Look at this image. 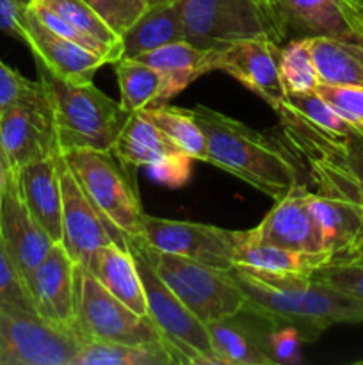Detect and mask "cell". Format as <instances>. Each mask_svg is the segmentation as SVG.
I'll return each instance as SVG.
<instances>
[{"mask_svg": "<svg viewBox=\"0 0 363 365\" xmlns=\"http://www.w3.org/2000/svg\"><path fill=\"white\" fill-rule=\"evenodd\" d=\"M196 123L206 141V163L233 175L273 200L305 180V166L270 132H260L223 113L196 106Z\"/></svg>", "mask_w": 363, "mask_h": 365, "instance_id": "cell-1", "label": "cell"}, {"mask_svg": "<svg viewBox=\"0 0 363 365\" xmlns=\"http://www.w3.org/2000/svg\"><path fill=\"white\" fill-rule=\"evenodd\" d=\"M242 232L212 225L148 216L142 220L141 239L157 252L173 253L217 269H233V253Z\"/></svg>", "mask_w": 363, "mask_h": 365, "instance_id": "cell-10", "label": "cell"}, {"mask_svg": "<svg viewBox=\"0 0 363 365\" xmlns=\"http://www.w3.org/2000/svg\"><path fill=\"white\" fill-rule=\"evenodd\" d=\"M185 41L199 48L221 50L244 39L280 43L269 7L258 0H177Z\"/></svg>", "mask_w": 363, "mask_h": 365, "instance_id": "cell-7", "label": "cell"}, {"mask_svg": "<svg viewBox=\"0 0 363 365\" xmlns=\"http://www.w3.org/2000/svg\"><path fill=\"white\" fill-rule=\"evenodd\" d=\"M305 339L288 324H273L269 323L265 330V351L270 364L294 365L301 362V346Z\"/></svg>", "mask_w": 363, "mask_h": 365, "instance_id": "cell-37", "label": "cell"}, {"mask_svg": "<svg viewBox=\"0 0 363 365\" xmlns=\"http://www.w3.org/2000/svg\"><path fill=\"white\" fill-rule=\"evenodd\" d=\"M216 48H199L182 39L135 56L134 59L155 68L162 75V103H167L199 77L216 70Z\"/></svg>", "mask_w": 363, "mask_h": 365, "instance_id": "cell-22", "label": "cell"}, {"mask_svg": "<svg viewBox=\"0 0 363 365\" xmlns=\"http://www.w3.org/2000/svg\"><path fill=\"white\" fill-rule=\"evenodd\" d=\"M88 269L107 291L141 316H148L144 287L137 264L127 246L117 242L103 246L89 259Z\"/></svg>", "mask_w": 363, "mask_h": 365, "instance_id": "cell-24", "label": "cell"}, {"mask_svg": "<svg viewBox=\"0 0 363 365\" xmlns=\"http://www.w3.org/2000/svg\"><path fill=\"white\" fill-rule=\"evenodd\" d=\"M9 166H7L6 163V157H4L2 150H0V198H2V192H4V187H6V182H7V177H9Z\"/></svg>", "mask_w": 363, "mask_h": 365, "instance_id": "cell-42", "label": "cell"}, {"mask_svg": "<svg viewBox=\"0 0 363 365\" xmlns=\"http://www.w3.org/2000/svg\"><path fill=\"white\" fill-rule=\"evenodd\" d=\"M235 282L246 298L244 312L273 324L299 330L305 342H315L337 324H362L363 303L308 277H265L233 267Z\"/></svg>", "mask_w": 363, "mask_h": 365, "instance_id": "cell-2", "label": "cell"}, {"mask_svg": "<svg viewBox=\"0 0 363 365\" xmlns=\"http://www.w3.org/2000/svg\"><path fill=\"white\" fill-rule=\"evenodd\" d=\"M310 195L312 189L306 182H299L288 189L276 205L269 210L255 234L260 239L283 248L301 253H330L324 250L322 235L319 225L310 210Z\"/></svg>", "mask_w": 363, "mask_h": 365, "instance_id": "cell-15", "label": "cell"}, {"mask_svg": "<svg viewBox=\"0 0 363 365\" xmlns=\"http://www.w3.org/2000/svg\"><path fill=\"white\" fill-rule=\"evenodd\" d=\"M142 118L155 125L159 130H162L182 152L192 160H205L209 159L206 153V141L203 130L196 123L191 109H180V107L160 106L149 107V109L139 110Z\"/></svg>", "mask_w": 363, "mask_h": 365, "instance_id": "cell-30", "label": "cell"}, {"mask_svg": "<svg viewBox=\"0 0 363 365\" xmlns=\"http://www.w3.org/2000/svg\"><path fill=\"white\" fill-rule=\"evenodd\" d=\"M75 260L63 242H56L27 280L36 314L70 330L75 321Z\"/></svg>", "mask_w": 363, "mask_h": 365, "instance_id": "cell-16", "label": "cell"}, {"mask_svg": "<svg viewBox=\"0 0 363 365\" xmlns=\"http://www.w3.org/2000/svg\"><path fill=\"white\" fill-rule=\"evenodd\" d=\"M85 195L98 212L125 237H141L142 209L134 168L110 150H73L63 153Z\"/></svg>", "mask_w": 363, "mask_h": 365, "instance_id": "cell-5", "label": "cell"}, {"mask_svg": "<svg viewBox=\"0 0 363 365\" xmlns=\"http://www.w3.org/2000/svg\"><path fill=\"white\" fill-rule=\"evenodd\" d=\"M349 27L363 41V0H338Z\"/></svg>", "mask_w": 363, "mask_h": 365, "instance_id": "cell-41", "label": "cell"}, {"mask_svg": "<svg viewBox=\"0 0 363 365\" xmlns=\"http://www.w3.org/2000/svg\"><path fill=\"white\" fill-rule=\"evenodd\" d=\"M276 113L280 118H288L312 130L331 135H345L354 127L351 121L342 118L333 107L327 106L315 91L287 93Z\"/></svg>", "mask_w": 363, "mask_h": 365, "instance_id": "cell-31", "label": "cell"}, {"mask_svg": "<svg viewBox=\"0 0 363 365\" xmlns=\"http://www.w3.org/2000/svg\"><path fill=\"white\" fill-rule=\"evenodd\" d=\"M38 81L52 116L56 145L60 153L73 150H110L127 121L120 102L93 82H68L36 63Z\"/></svg>", "mask_w": 363, "mask_h": 365, "instance_id": "cell-3", "label": "cell"}, {"mask_svg": "<svg viewBox=\"0 0 363 365\" xmlns=\"http://www.w3.org/2000/svg\"><path fill=\"white\" fill-rule=\"evenodd\" d=\"M312 277L363 303V253L330 260L313 271Z\"/></svg>", "mask_w": 363, "mask_h": 365, "instance_id": "cell-34", "label": "cell"}, {"mask_svg": "<svg viewBox=\"0 0 363 365\" xmlns=\"http://www.w3.org/2000/svg\"><path fill=\"white\" fill-rule=\"evenodd\" d=\"M356 364H358V365H359V364H362V365H363V359H362V360H358V362H356Z\"/></svg>", "mask_w": 363, "mask_h": 365, "instance_id": "cell-45", "label": "cell"}, {"mask_svg": "<svg viewBox=\"0 0 363 365\" xmlns=\"http://www.w3.org/2000/svg\"><path fill=\"white\" fill-rule=\"evenodd\" d=\"M159 2H166V0H146L148 6H153V4H159Z\"/></svg>", "mask_w": 363, "mask_h": 365, "instance_id": "cell-44", "label": "cell"}, {"mask_svg": "<svg viewBox=\"0 0 363 365\" xmlns=\"http://www.w3.org/2000/svg\"><path fill=\"white\" fill-rule=\"evenodd\" d=\"M280 75L287 93L315 91L319 86V75L306 38L290 39L281 45Z\"/></svg>", "mask_w": 363, "mask_h": 365, "instance_id": "cell-32", "label": "cell"}, {"mask_svg": "<svg viewBox=\"0 0 363 365\" xmlns=\"http://www.w3.org/2000/svg\"><path fill=\"white\" fill-rule=\"evenodd\" d=\"M315 93L342 118L363 127V86H333L319 82Z\"/></svg>", "mask_w": 363, "mask_h": 365, "instance_id": "cell-38", "label": "cell"}, {"mask_svg": "<svg viewBox=\"0 0 363 365\" xmlns=\"http://www.w3.org/2000/svg\"><path fill=\"white\" fill-rule=\"evenodd\" d=\"M280 120L292 123L298 130H301L310 141H313L317 146L327 150V152L333 153L337 159H340L342 163L345 164V168L354 175V178L358 180L359 187H362L363 191V127L354 125L349 134L331 135L324 134V132L312 130V128L305 127V125L298 123V121L294 120H288V118H280Z\"/></svg>", "mask_w": 363, "mask_h": 365, "instance_id": "cell-33", "label": "cell"}, {"mask_svg": "<svg viewBox=\"0 0 363 365\" xmlns=\"http://www.w3.org/2000/svg\"><path fill=\"white\" fill-rule=\"evenodd\" d=\"M144 250L160 280L201 323H214L244 310L246 298L231 269H217L185 257L157 252L146 242Z\"/></svg>", "mask_w": 363, "mask_h": 365, "instance_id": "cell-6", "label": "cell"}, {"mask_svg": "<svg viewBox=\"0 0 363 365\" xmlns=\"http://www.w3.org/2000/svg\"><path fill=\"white\" fill-rule=\"evenodd\" d=\"M319 82L333 86H363V41L317 36L306 38Z\"/></svg>", "mask_w": 363, "mask_h": 365, "instance_id": "cell-26", "label": "cell"}, {"mask_svg": "<svg viewBox=\"0 0 363 365\" xmlns=\"http://www.w3.org/2000/svg\"><path fill=\"white\" fill-rule=\"evenodd\" d=\"M48 107L14 106L0 113V150L11 171L56 152Z\"/></svg>", "mask_w": 363, "mask_h": 365, "instance_id": "cell-18", "label": "cell"}, {"mask_svg": "<svg viewBox=\"0 0 363 365\" xmlns=\"http://www.w3.org/2000/svg\"><path fill=\"white\" fill-rule=\"evenodd\" d=\"M88 2L120 36L148 7L146 0H88Z\"/></svg>", "mask_w": 363, "mask_h": 365, "instance_id": "cell-39", "label": "cell"}, {"mask_svg": "<svg viewBox=\"0 0 363 365\" xmlns=\"http://www.w3.org/2000/svg\"><path fill=\"white\" fill-rule=\"evenodd\" d=\"M0 235L11 260L27 285L32 271L45 259L56 242L39 227L28 207L25 205L16 171H9L0 198Z\"/></svg>", "mask_w": 363, "mask_h": 365, "instance_id": "cell-14", "label": "cell"}, {"mask_svg": "<svg viewBox=\"0 0 363 365\" xmlns=\"http://www.w3.org/2000/svg\"><path fill=\"white\" fill-rule=\"evenodd\" d=\"M127 248L134 255L144 287L148 316L159 328L162 342L174 364L223 365L214 353L206 324L201 323L153 269L141 237H128Z\"/></svg>", "mask_w": 363, "mask_h": 365, "instance_id": "cell-4", "label": "cell"}, {"mask_svg": "<svg viewBox=\"0 0 363 365\" xmlns=\"http://www.w3.org/2000/svg\"><path fill=\"white\" fill-rule=\"evenodd\" d=\"M73 330L84 341L116 344L162 342L152 317L141 316L120 302L80 266L75 271Z\"/></svg>", "mask_w": 363, "mask_h": 365, "instance_id": "cell-8", "label": "cell"}, {"mask_svg": "<svg viewBox=\"0 0 363 365\" xmlns=\"http://www.w3.org/2000/svg\"><path fill=\"white\" fill-rule=\"evenodd\" d=\"M258 2H262L263 6H265V7H269V9H270V13H273V7L276 6V2H278V0H258Z\"/></svg>", "mask_w": 363, "mask_h": 365, "instance_id": "cell-43", "label": "cell"}, {"mask_svg": "<svg viewBox=\"0 0 363 365\" xmlns=\"http://www.w3.org/2000/svg\"><path fill=\"white\" fill-rule=\"evenodd\" d=\"M84 339L36 312L0 310V365H75Z\"/></svg>", "mask_w": 363, "mask_h": 365, "instance_id": "cell-9", "label": "cell"}, {"mask_svg": "<svg viewBox=\"0 0 363 365\" xmlns=\"http://www.w3.org/2000/svg\"><path fill=\"white\" fill-rule=\"evenodd\" d=\"M21 41L32 50L36 63L68 82H93V77L107 61L98 53L50 31L31 11L21 20Z\"/></svg>", "mask_w": 363, "mask_h": 365, "instance_id": "cell-17", "label": "cell"}, {"mask_svg": "<svg viewBox=\"0 0 363 365\" xmlns=\"http://www.w3.org/2000/svg\"><path fill=\"white\" fill-rule=\"evenodd\" d=\"M14 106L48 107L39 81H28L0 61V113Z\"/></svg>", "mask_w": 363, "mask_h": 365, "instance_id": "cell-35", "label": "cell"}, {"mask_svg": "<svg viewBox=\"0 0 363 365\" xmlns=\"http://www.w3.org/2000/svg\"><path fill=\"white\" fill-rule=\"evenodd\" d=\"M280 53L281 45L273 39H244L217 50L216 70L233 77L278 110L287 96L280 75Z\"/></svg>", "mask_w": 363, "mask_h": 365, "instance_id": "cell-13", "label": "cell"}, {"mask_svg": "<svg viewBox=\"0 0 363 365\" xmlns=\"http://www.w3.org/2000/svg\"><path fill=\"white\" fill-rule=\"evenodd\" d=\"M110 152L128 166L148 168L169 187H180L191 177V157L139 113L128 114Z\"/></svg>", "mask_w": 363, "mask_h": 365, "instance_id": "cell-12", "label": "cell"}, {"mask_svg": "<svg viewBox=\"0 0 363 365\" xmlns=\"http://www.w3.org/2000/svg\"><path fill=\"white\" fill-rule=\"evenodd\" d=\"M120 103L128 114L149 109L162 103V75L155 68L134 59L121 57L114 63Z\"/></svg>", "mask_w": 363, "mask_h": 365, "instance_id": "cell-28", "label": "cell"}, {"mask_svg": "<svg viewBox=\"0 0 363 365\" xmlns=\"http://www.w3.org/2000/svg\"><path fill=\"white\" fill-rule=\"evenodd\" d=\"M16 177L32 217L53 242L63 241V196L56 152L25 164L16 171Z\"/></svg>", "mask_w": 363, "mask_h": 365, "instance_id": "cell-21", "label": "cell"}, {"mask_svg": "<svg viewBox=\"0 0 363 365\" xmlns=\"http://www.w3.org/2000/svg\"><path fill=\"white\" fill-rule=\"evenodd\" d=\"M174 360L162 342L116 344L84 341L75 365H173Z\"/></svg>", "mask_w": 363, "mask_h": 365, "instance_id": "cell-29", "label": "cell"}, {"mask_svg": "<svg viewBox=\"0 0 363 365\" xmlns=\"http://www.w3.org/2000/svg\"><path fill=\"white\" fill-rule=\"evenodd\" d=\"M330 260L326 253H301L263 241L253 228L242 230L233 253V267L265 277H308Z\"/></svg>", "mask_w": 363, "mask_h": 365, "instance_id": "cell-20", "label": "cell"}, {"mask_svg": "<svg viewBox=\"0 0 363 365\" xmlns=\"http://www.w3.org/2000/svg\"><path fill=\"white\" fill-rule=\"evenodd\" d=\"M362 253H363V252H362Z\"/></svg>", "mask_w": 363, "mask_h": 365, "instance_id": "cell-46", "label": "cell"}, {"mask_svg": "<svg viewBox=\"0 0 363 365\" xmlns=\"http://www.w3.org/2000/svg\"><path fill=\"white\" fill-rule=\"evenodd\" d=\"M0 310L11 312H36L27 285L11 260L0 235Z\"/></svg>", "mask_w": 363, "mask_h": 365, "instance_id": "cell-36", "label": "cell"}, {"mask_svg": "<svg viewBox=\"0 0 363 365\" xmlns=\"http://www.w3.org/2000/svg\"><path fill=\"white\" fill-rule=\"evenodd\" d=\"M273 16L281 45L317 36L362 41L349 27L338 0H278Z\"/></svg>", "mask_w": 363, "mask_h": 365, "instance_id": "cell-19", "label": "cell"}, {"mask_svg": "<svg viewBox=\"0 0 363 365\" xmlns=\"http://www.w3.org/2000/svg\"><path fill=\"white\" fill-rule=\"evenodd\" d=\"M31 4L46 7L78 32L88 36L96 45L100 56L105 57L109 64H114L123 57L121 36L96 13L88 0H32Z\"/></svg>", "mask_w": 363, "mask_h": 365, "instance_id": "cell-27", "label": "cell"}, {"mask_svg": "<svg viewBox=\"0 0 363 365\" xmlns=\"http://www.w3.org/2000/svg\"><path fill=\"white\" fill-rule=\"evenodd\" d=\"M269 321L242 319V312L206 324L214 353L223 365H273L265 351Z\"/></svg>", "mask_w": 363, "mask_h": 365, "instance_id": "cell-23", "label": "cell"}, {"mask_svg": "<svg viewBox=\"0 0 363 365\" xmlns=\"http://www.w3.org/2000/svg\"><path fill=\"white\" fill-rule=\"evenodd\" d=\"M56 160L59 170L60 196H63V241L60 242L75 264L85 267L95 252L110 242L127 246L125 245L127 237L112 225H109V221L93 205L59 150H56Z\"/></svg>", "mask_w": 363, "mask_h": 365, "instance_id": "cell-11", "label": "cell"}, {"mask_svg": "<svg viewBox=\"0 0 363 365\" xmlns=\"http://www.w3.org/2000/svg\"><path fill=\"white\" fill-rule=\"evenodd\" d=\"M185 39L177 0L153 4L121 34L123 57H135Z\"/></svg>", "mask_w": 363, "mask_h": 365, "instance_id": "cell-25", "label": "cell"}, {"mask_svg": "<svg viewBox=\"0 0 363 365\" xmlns=\"http://www.w3.org/2000/svg\"><path fill=\"white\" fill-rule=\"evenodd\" d=\"M32 0H0V31L21 41V20Z\"/></svg>", "mask_w": 363, "mask_h": 365, "instance_id": "cell-40", "label": "cell"}]
</instances>
